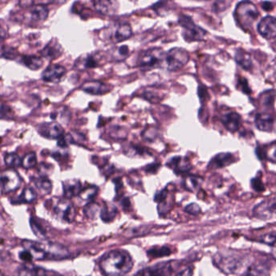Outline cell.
Returning a JSON list of instances; mask_svg holds the SVG:
<instances>
[{
	"label": "cell",
	"instance_id": "6da1fadb",
	"mask_svg": "<svg viewBox=\"0 0 276 276\" xmlns=\"http://www.w3.org/2000/svg\"><path fill=\"white\" fill-rule=\"evenodd\" d=\"M99 265L106 276H124L133 268L134 261L125 249H114L102 257Z\"/></svg>",
	"mask_w": 276,
	"mask_h": 276
},
{
	"label": "cell",
	"instance_id": "7a4b0ae2",
	"mask_svg": "<svg viewBox=\"0 0 276 276\" xmlns=\"http://www.w3.org/2000/svg\"><path fill=\"white\" fill-rule=\"evenodd\" d=\"M214 264L225 274H237L250 264L249 257L235 251L217 253L213 258Z\"/></svg>",
	"mask_w": 276,
	"mask_h": 276
},
{
	"label": "cell",
	"instance_id": "3957f363",
	"mask_svg": "<svg viewBox=\"0 0 276 276\" xmlns=\"http://www.w3.org/2000/svg\"><path fill=\"white\" fill-rule=\"evenodd\" d=\"M234 16L240 27L243 30H249L258 20L259 12L252 2L241 1L236 7Z\"/></svg>",
	"mask_w": 276,
	"mask_h": 276
},
{
	"label": "cell",
	"instance_id": "277c9868",
	"mask_svg": "<svg viewBox=\"0 0 276 276\" xmlns=\"http://www.w3.org/2000/svg\"><path fill=\"white\" fill-rule=\"evenodd\" d=\"M179 23L182 29V36L185 41H203L207 34V31L195 24L192 19L186 15H182L179 18Z\"/></svg>",
	"mask_w": 276,
	"mask_h": 276
},
{
	"label": "cell",
	"instance_id": "5b68a950",
	"mask_svg": "<svg viewBox=\"0 0 276 276\" xmlns=\"http://www.w3.org/2000/svg\"><path fill=\"white\" fill-rule=\"evenodd\" d=\"M49 202H51V209L55 216L67 223L74 221L76 209L70 200L67 198H53L49 200Z\"/></svg>",
	"mask_w": 276,
	"mask_h": 276
},
{
	"label": "cell",
	"instance_id": "8992f818",
	"mask_svg": "<svg viewBox=\"0 0 276 276\" xmlns=\"http://www.w3.org/2000/svg\"><path fill=\"white\" fill-rule=\"evenodd\" d=\"M189 60L190 55L188 52L182 48H172L165 54V62L168 71H179L188 63Z\"/></svg>",
	"mask_w": 276,
	"mask_h": 276
},
{
	"label": "cell",
	"instance_id": "52a82bcc",
	"mask_svg": "<svg viewBox=\"0 0 276 276\" xmlns=\"http://www.w3.org/2000/svg\"><path fill=\"white\" fill-rule=\"evenodd\" d=\"M165 58V53L161 48H152L139 55L137 64L143 68H156L162 64Z\"/></svg>",
	"mask_w": 276,
	"mask_h": 276
},
{
	"label": "cell",
	"instance_id": "ba28073f",
	"mask_svg": "<svg viewBox=\"0 0 276 276\" xmlns=\"http://www.w3.org/2000/svg\"><path fill=\"white\" fill-rule=\"evenodd\" d=\"M21 178L13 168H9L0 174V188L4 193H10L20 188Z\"/></svg>",
	"mask_w": 276,
	"mask_h": 276
},
{
	"label": "cell",
	"instance_id": "9c48e42d",
	"mask_svg": "<svg viewBox=\"0 0 276 276\" xmlns=\"http://www.w3.org/2000/svg\"><path fill=\"white\" fill-rule=\"evenodd\" d=\"M275 198L266 199L255 206L253 210L254 216L261 219H268L274 216L275 212Z\"/></svg>",
	"mask_w": 276,
	"mask_h": 276
},
{
	"label": "cell",
	"instance_id": "30bf717a",
	"mask_svg": "<svg viewBox=\"0 0 276 276\" xmlns=\"http://www.w3.org/2000/svg\"><path fill=\"white\" fill-rule=\"evenodd\" d=\"M172 271V263L170 262H162L139 270L135 276H166L170 274Z\"/></svg>",
	"mask_w": 276,
	"mask_h": 276
},
{
	"label": "cell",
	"instance_id": "8fae6325",
	"mask_svg": "<svg viewBox=\"0 0 276 276\" xmlns=\"http://www.w3.org/2000/svg\"><path fill=\"white\" fill-rule=\"evenodd\" d=\"M38 133L46 139H59L64 135V130L57 122H44L38 127Z\"/></svg>",
	"mask_w": 276,
	"mask_h": 276
},
{
	"label": "cell",
	"instance_id": "7c38bea8",
	"mask_svg": "<svg viewBox=\"0 0 276 276\" xmlns=\"http://www.w3.org/2000/svg\"><path fill=\"white\" fill-rule=\"evenodd\" d=\"M258 31L266 39H274L276 36V20L274 16H265L258 24Z\"/></svg>",
	"mask_w": 276,
	"mask_h": 276
},
{
	"label": "cell",
	"instance_id": "4fadbf2b",
	"mask_svg": "<svg viewBox=\"0 0 276 276\" xmlns=\"http://www.w3.org/2000/svg\"><path fill=\"white\" fill-rule=\"evenodd\" d=\"M66 73L67 70L62 65L51 64L44 70L41 78L45 82L59 83Z\"/></svg>",
	"mask_w": 276,
	"mask_h": 276
},
{
	"label": "cell",
	"instance_id": "5bb4252c",
	"mask_svg": "<svg viewBox=\"0 0 276 276\" xmlns=\"http://www.w3.org/2000/svg\"><path fill=\"white\" fill-rule=\"evenodd\" d=\"M100 57L98 54H86L81 55L74 62V69L84 71L88 69L96 68L100 66Z\"/></svg>",
	"mask_w": 276,
	"mask_h": 276
},
{
	"label": "cell",
	"instance_id": "9a60e30c",
	"mask_svg": "<svg viewBox=\"0 0 276 276\" xmlns=\"http://www.w3.org/2000/svg\"><path fill=\"white\" fill-rule=\"evenodd\" d=\"M21 245L24 249L31 254L34 261L47 259V255L45 252V245L44 243L24 240L21 241Z\"/></svg>",
	"mask_w": 276,
	"mask_h": 276
},
{
	"label": "cell",
	"instance_id": "2e32d148",
	"mask_svg": "<svg viewBox=\"0 0 276 276\" xmlns=\"http://www.w3.org/2000/svg\"><path fill=\"white\" fill-rule=\"evenodd\" d=\"M81 89L88 94L102 96L111 90V87L99 81H89L81 85Z\"/></svg>",
	"mask_w": 276,
	"mask_h": 276
},
{
	"label": "cell",
	"instance_id": "e0dca14e",
	"mask_svg": "<svg viewBox=\"0 0 276 276\" xmlns=\"http://www.w3.org/2000/svg\"><path fill=\"white\" fill-rule=\"evenodd\" d=\"M270 262L259 261L256 263H251L243 274L244 276H268L270 273Z\"/></svg>",
	"mask_w": 276,
	"mask_h": 276
},
{
	"label": "cell",
	"instance_id": "ac0fdd59",
	"mask_svg": "<svg viewBox=\"0 0 276 276\" xmlns=\"http://www.w3.org/2000/svg\"><path fill=\"white\" fill-rule=\"evenodd\" d=\"M221 122L223 127L230 132H236L241 128L242 118L237 112H229L221 117Z\"/></svg>",
	"mask_w": 276,
	"mask_h": 276
},
{
	"label": "cell",
	"instance_id": "d6986e66",
	"mask_svg": "<svg viewBox=\"0 0 276 276\" xmlns=\"http://www.w3.org/2000/svg\"><path fill=\"white\" fill-rule=\"evenodd\" d=\"M167 166L173 170L176 174H184L192 168V165L186 157H174L167 163Z\"/></svg>",
	"mask_w": 276,
	"mask_h": 276
},
{
	"label": "cell",
	"instance_id": "ffe728a7",
	"mask_svg": "<svg viewBox=\"0 0 276 276\" xmlns=\"http://www.w3.org/2000/svg\"><path fill=\"white\" fill-rule=\"evenodd\" d=\"M235 161V157L232 153H219L211 160L208 164V168H212V169L224 168V167L231 165Z\"/></svg>",
	"mask_w": 276,
	"mask_h": 276
},
{
	"label": "cell",
	"instance_id": "44dd1931",
	"mask_svg": "<svg viewBox=\"0 0 276 276\" xmlns=\"http://www.w3.org/2000/svg\"><path fill=\"white\" fill-rule=\"evenodd\" d=\"M63 49L56 39H52L41 51V57L49 60H55L63 55Z\"/></svg>",
	"mask_w": 276,
	"mask_h": 276
},
{
	"label": "cell",
	"instance_id": "7402d4cb",
	"mask_svg": "<svg viewBox=\"0 0 276 276\" xmlns=\"http://www.w3.org/2000/svg\"><path fill=\"white\" fill-rule=\"evenodd\" d=\"M255 126L261 132H270L274 129V118L267 113H259L255 116Z\"/></svg>",
	"mask_w": 276,
	"mask_h": 276
},
{
	"label": "cell",
	"instance_id": "603a6c76",
	"mask_svg": "<svg viewBox=\"0 0 276 276\" xmlns=\"http://www.w3.org/2000/svg\"><path fill=\"white\" fill-rule=\"evenodd\" d=\"M16 276H47V270L32 263H24L17 268Z\"/></svg>",
	"mask_w": 276,
	"mask_h": 276
},
{
	"label": "cell",
	"instance_id": "cb8c5ba5",
	"mask_svg": "<svg viewBox=\"0 0 276 276\" xmlns=\"http://www.w3.org/2000/svg\"><path fill=\"white\" fill-rule=\"evenodd\" d=\"M95 9L105 16H111L118 11V4L115 1H106V0H98L93 2Z\"/></svg>",
	"mask_w": 276,
	"mask_h": 276
},
{
	"label": "cell",
	"instance_id": "d4e9b609",
	"mask_svg": "<svg viewBox=\"0 0 276 276\" xmlns=\"http://www.w3.org/2000/svg\"><path fill=\"white\" fill-rule=\"evenodd\" d=\"M29 15L32 21L43 22L49 16V10L43 4H37L30 7Z\"/></svg>",
	"mask_w": 276,
	"mask_h": 276
},
{
	"label": "cell",
	"instance_id": "484cf974",
	"mask_svg": "<svg viewBox=\"0 0 276 276\" xmlns=\"http://www.w3.org/2000/svg\"><path fill=\"white\" fill-rule=\"evenodd\" d=\"M82 190V185L81 182L76 179L73 180L65 181L63 182V194H64L65 198L70 199V198L78 196Z\"/></svg>",
	"mask_w": 276,
	"mask_h": 276
},
{
	"label": "cell",
	"instance_id": "4316f807",
	"mask_svg": "<svg viewBox=\"0 0 276 276\" xmlns=\"http://www.w3.org/2000/svg\"><path fill=\"white\" fill-rule=\"evenodd\" d=\"M20 63L32 71H37L43 66V59L37 55H21Z\"/></svg>",
	"mask_w": 276,
	"mask_h": 276
},
{
	"label": "cell",
	"instance_id": "83f0119b",
	"mask_svg": "<svg viewBox=\"0 0 276 276\" xmlns=\"http://www.w3.org/2000/svg\"><path fill=\"white\" fill-rule=\"evenodd\" d=\"M235 60L240 67L246 71H249L253 67V61L250 55L244 49H237L235 53Z\"/></svg>",
	"mask_w": 276,
	"mask_h": 276
},
{
	"label": "cell",
	"instance_id": "f1b7e54d",
	"mask_svg": "<svg viewBox=\"0 0 276 276\" xmlns=\"http://www.w3.org/2000/svg\"><path fill=\"white\" fill-rule=\"evenodd\" d=\"M203 182L204 180L201 177L196 176V175H188L183 179L182 185L184 186V188L190 192H196L199 190L200 187L202 186Z\"/></svg>",
	"mask_w": 276,
	"mask_h": 276
},
{
	"label": "cell",
	"instance_id": "f546056e",
	"mask_svg": "<svg viewBox=\"0 0 276 276\" xmlns=\"http://www.w3.org/2000/svg\"><path fill=\"white\" fill-rule=\"evenodd\" d=\"M132 36V29L128 23L120 24L114 34V41L116 43L126 41Z\"/></svg>",
	"mask_w": 276,
	"mask_h": 276
},
{
	"label": "cell",
	"instance_id": "4dcf8cb0",
	"mask_svg": "<svg viewBox=\"0 0 276 276\" xmlns=\"http://www.w3.org/2000/svg\"><path fill=\"white\" fill-rule=\"evenodd\" d=\"M117 214H118V209L114 206L106 204L101 208V219L105 223H110V222L113 221L115 219Z\"/></svg>",
	"mask_w": 276,
	"mask_h": 276
},
{
	"label": "cell",
	"instance_id": "1f68e13d",
	"mask_svg": "<svg viewBox=\"0 0 276 276\" xmlns=\"http://www.w3.org/2000/svg\"><path fill=\"white\" fill-rule=\"evenodd\" d=\"M33 182H34L37 190H39L40 192L43 195H47V194H51L53 186H52L51 180L48 179L47 178L40 177L37 179H34Z\"/></svg>",
	"mask_w": 276,
	"mask_h": 276
},
{
	"label": "cell",
	"instance_id": "d6a6232c",
	"mask_svg": "<svg viewBox=\"0 0 276 276\" xmlns=\"http://www.w3.org/2000/svg\"><path fill=\"white\" fill-rule=\"evenodd\" d=\"M98 193V188L96 186H91L86 187L85 189H82L81 193L79 194V198L81 203L88 204L92 202V200L96 197Z\"/></svg>",
	"mask_w": 276,
	"mask_h": 276
},
{
	"label": "cell",
	"instance_id": "836d02e7",
	"mask_svg": "<svg viewBox=\"0 0 276 276\" xmlns=\"http://www.w3.org/2000/svg\"><path fill=\"white\" fill-rule=\"evenodd\" d=\"M37 199V193L34 189L27 187L22 191L17 199L14 200V204H30Z\"/></svg>",
	"mask_w": 276,
	"mask_h": 276
},
{
	"label": "cell",
	"instance_id": "e575fe53",
	"mask_svg": "<svg viewBox=\"0 0 276 276\" xmlns=\"http://www.w3.org/2000/svg\"><path fill=\"white\" fill-rule=\"evenodd\" d=\"M260 103L266 109L274 108L275 93L274 90H268L262 93L260 96Z\"/></svg>",
	"mask_w": 276,
	"mask_h": 276
},
{
	"label": "cell",
	"instance_id": "d590c367",
	"mask_svg": "<svg viewBox=\"0 0 276 276\" xmlns=\"http://www.w3.org/2000/svg\"><path fill=\"white\" fill-rule=\"evenodd\" d=\"M19 57L17 51L10 45L0 44V58L14 60Z\"/></svg>",
	"mask_w": 276,
	"mask_h": 276
},
{
	"label": "cell",
	"instance_id": "8d00e7d4",
	"mask_svg": "<svg viewBox=\"0 0 276 276\" xmlns=\"http://www.w3.org/2000/svg\"><path fill=\"white\" fill-rule=\"evenodd\" d=\"M147 254L149 258L157 259V258H162V257L170 255L172 254V250L167 246L153 247L147 251Z\"/></svg>",
	"mask_w": 276,
	"mask_h": 276
},
{
	"label": "cell",
	"instance_id": "74e56055",
	"mask_svg": "<svg viewBox=\"0 0 276 276\" xmlns=\"http://www.w3.org/2000/svg\"><path fill=\"white\" fill-rule=\"evenodd\" d=\"M4 162L11 168L21 166V158L16 153H7L4 157Z\"/></svg>",
	"mask_w": 276,
	"mask_h": 276
},
{
	"label": "cell",
	"instance_id": "f35d334b",
	"mask_svg": "<svg viewBox=\"0 0 276 276\" xmlns=\"http://www.w3.org/2000/svg\"><path fill=\"white\" fill-rule=\"evenodd\" d=\"M37 159L36 153L34 152L29 153L21 159V166L26 169H30L37 165Z\"/></svg>",
	"mask_w": 276,
	"mask_h": 276
},
{
	"label": "cell",
	"instance_id": "ab89813d",
	"mask_svg": "<svg viewBox=\"0 0 276 276\" xmlns=\"http://www.w3.org/2000/svg\"><path fill=\"white\" fill-rule=\"evenodd\" d=\"M100 206L96 203H90V204H87L86 207L84 208V214L86 215L87 217L95 219L98 212H100Z\"/></svg>",
	"mask_w": 276,
	"mask_h": 276
},
{
	"label": "cell",
	"instance_id": "60d3db41",
	"mask_svg": "<svg viewBox=\"0 0 276 276\" xmlns=\"http://www.w3.org/2000/svg\"><path fill=\"white\" fill-rule=\"evenodd\" d=\"M30 225L34 231V234L38 237H44L45 235V229L41 227L39 223H37V220L34 218L30 219Z\"/></svg>",
	"mask_w": 276,
	"mask_h": 276
},
{
	"label": "cell",
	"instance_id": "b9f144b4",
	"mask_svg": "<svg viewBox=\"0 0 276 276\" xmlns=\"http://www.w3.org/2000/svg\"><path fill=\"white\" fill-rule=\"evenodd\" d=\"M251 186L256 192H263L265 190V186L260 176H256L251 180Z\"/></svg>",
	"mask_w": 276,
	"mask_h": 276
},
{
	"label": "cell",
	"instance_id": "7bdbcfd3",
	"mask_svg": "<svg viewBox=\"0 0 276 276\" xmlns=\"http://www.w3.org/2000/svg\"><path fill=\"white\" fill-rule=\"evenodd\" d=\"M128 151H129V153H131V152H133L132 154H133L134 156H143L145 155V154H147V151L146 150V148L141 147V146H139V145H131V146L128 147ZM129 153H128V154H129Z\"/></svg>",
	"mask_w": 276,
	"mask_h": 276
},
{
	"label": "cell",
	"instance_id": "ee69618b",
	"mask_svg": "<svg viewBox=\"0 0 276 276\" xmlns=\"http://www.w3.org/2000/svg\"><path fill=\"white\" fill-rule=\"evenodd\" d=\"M255 153L258 158L261 161L263 160H269L268 153H267V148L265 146H258L255 149Z\"/></svg>",
	"mask_w": 276,
	"mask_h": 276
},
{
	"label": "cell",
	"instance_id": "f6af8a7d",
	"mask_svg": "<svg viewBox=\"0 0 276 276\" xmlns=\"http://www.w3.org/2000/svg\"><path fill=\"white\" fill-rule=\"evenodd\" d=\"M185 212L190 214V215H193V216H198V214L201 212V208L199 206L196 204H190L188 206H186L185 208Z\"/></svg>",
	"mask_w": 276,
	"mask_h": 276
},
{
	"label": "cell",
	"instance_id": "bcb514c9",
	"mask_svg": "<svg viewBox=\"0 0 276 276\" xmlns=\"http://www.w3.org/2000/svg\"><path fill=\"white\" fill-rule=\"evenodd\" d=\"M168 190L166 188L163 189V190H160L159 192L156 194L154 200L159 204L165 202V201H166L167 198H168Z\"/></svg>",
	"mask_w": 276,
	"mask_h": 276
},
{
	"label": "cell",
	"instance_id": "7dc6e473",
	"mask_svg": "<svg viewBox=\"0 0 276 276\" xmlns=\"http://www.w3.org/2000/svg\"><path fill=\"white\" fill-rule=\"evenodd\" d=\"M19 258L24 263H32V262L34 261L31 254L24 249L20 251V254H19Z\"/></svg>",
	"mask_w": 276,
	"mask_h": 276
},
{
	"label": "cell",
	"instance_id": "c3c4849f",
	"mask_svg": "<svg viewBox=\"0 0 276 276\" xmlns=\"http://www.w3.org/2000/svg\"><path fill=\"white\" fill-rule=\"evenodd\" d=\"M260 242L268 245H274V243H275V234H274V233L266 234V235L262 237Z\"/></svg>",
	"mask_w": 276,
	"mask_h": 276
},
{
	"label": "cell",
	"instance_id": "681fc988",
	"mask_svg": "<svg viewBox=\"0 0 276 276\" xmlns=\"http://www.w3.org/2000/svg\"><path fill=\"white\" fill-rule=\"evenodd\" d=\"M238 84L241 88V91H242L245 94L249 95L251 93V88H249V84H248V81H246V79L241 78L238 81Z\"/></svg>",
	"mask_w": 276,
	"mask_h": 276
},
{
	"label": "cell",
	"instance_id": "f907efd6",
	"mask_svg": "<svg viewBox=\"0 0 276 276\" xmlns=\"http://www.w3.org/2000/svg\"><path fill=\"white\" fill-rule=\"evenodd\" d=\"M161 167V164L159 163H153L151 165H147L145 167V172L151 174H155L158 171L159 168Z\"/></svg>",
	"mask_w": 276,
	"mask_h": 276
},
{
	"label": "cell",
	"instance_id": "816d5d0a",
	"mask_svg": "<svg viewBox=\"0 0 276 276\" xmlns=\"http://www.w3.org/2000/svg\"><path fill=\"white\" fill-rule=\"evenodd\" d=\"M193 272H194V270L192 267L188 266V267L179 271V273H177L174 276H193Z\"/></svg>",
	"mask_w": 276,
	"mask_h": 276
},
{
	"label": "cell",
	"instance_id": "f5cc1de1",
	"mask_svg": "<svg viewBox=\"0 0 276 276\" xmlns=\"http://www.w3.org/2000/svg\"><path fill=\"white\" fill-rule=\"evenodd\" d=\"M118 52L121 57H127L129 55V48L128 45H121V47L118 48Z\"/></svg>",
	"mask_w": 276,
	"mask_h": 276
},
{
	"label": "cell",
	"instance_id": "db71d44e",
	"mask_svg": "<svg viewBox=\"0 0 276 276\" xmlns=\"http://www.w3.org/2000/svg\"><path fill=\"white\" fill-rule=\"evenodd\" d=\"M262 8H263V10L266 11V12H270V11L273 10L274 5H273L272 3L264 2L262 4Z\"/></svg>",
	"mask_w": 276,
	"mask_h": 276
},
{
	"label": "cell",
	"instance_id": "11a10c76",
	"mask_svg": "<svg viewBox=\"0 0 276 276\" xmlns=\"http://www.w3.org/2000/svg\"><path fill=\"white\" fill-rule=\"evenodd\" d=\"M121 205L123 207L124 209H129L131 208V202L128 198H123L121 200Z\"/></svg>",
	"mask_w": 276,
	"mask_h": 276
},
{
	"label": "cell",
	"instance_id": "9f6ffc18",
	"mask_svg": "<svg viewBox=\"0 0 276 276\" xmlns=\"http://www.w3.org/2000/svg\"><path fill=\"white\" fill-rule=\"evenodd\" d=\"M7 37L6 30L2 26H0V40H3Z\"/></svg>",
	"mask_w": 276,
	"mask_h": 276
},
{
	"label": "cell",
	"instance_id": "6f0895ef",
	"mask_svg": "<svg viewBox=\"0 0 276 276\" xmlns=\"http://www.w3.org/2000/svg\"><path fill=\"white\" fill-rule=\"evenodd\" d=\"M0 276H4V274H3L2 271H1V270H0Z\"/></svg>",
	"mask_w": 276,
	"mask_h": 276
}]
</instances>
